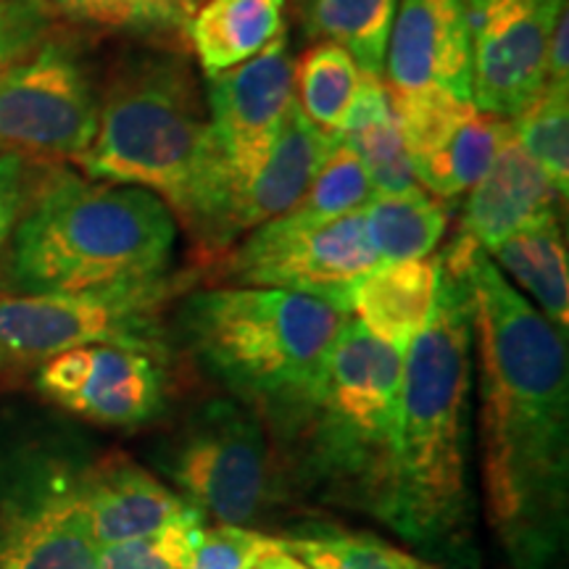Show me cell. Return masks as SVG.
Here are the masks:
<instances>
[{
	"label": "cell",
	"instance_id": "30",
	"mask_svg": "<svg viewBox=\"0 0 569 569\" xmlns=\"http://www.w3.org/2000/svg\"><path fill=\"white\" fill-rule=\"evenodd\" d=\"M203 530L206 515L201 509H190L151 536L101 546L98 559L101 569H190Z\"/></svg>",
	"mask_w": 569,
	"mask_h": 569
},
{
	"label": "cell",
	"instance_id": "31",
	"mask_svg": "<svg viewBox=\"0 0 569 569\" xmlns=\"http://www.w3.org/2000/svg\"><path fill=\"white\" fill-rule=\"evenodd\" d=\"M46 17H61L71 24L96 27L109 32L167 38L180 34L151 0H40Z\"/></svg>",
	"mask_w": 569,
	"mask_h": 569
},
{
	"label": "cell",
	"instance_id": "15",
	"mask_svg": "<svg viewBox=\"0 0 569 569\" xmlns=\"http://www.w3.org/2000/svg\"><path fill=\"white\" fill-rule=\"evenodd\" d=\"M42 398L111 430H140L167 411V372L151 356L113 346L56 353L34 375Z\"/></svg>",
	"mask_w": 569,
	"mask_h": 569
},
{
	"label": "cell",
	"instance_id": "8",
	"mask_svg": "<svg viewBox=\"0 0 569 569\" xmlns=\"http://www.w3.org/2000/svg\"><path fill=\"white\" fill-rule=\"evenodd\" d=\"M188 277L92 288L80 293L0 296V365L40 367L56 353L84 346H113L169 361L163 311Z\"/></svg>",
	"mask_w": 569,
	"mask_h": 569
},
{
	"label": "cell",
	"instance_id": "7",
	"mask_svg": "<svg viewBox=\"0 0 569 569\" xmlns=\"http://www.w3.org/2000/svg\"><path fill=\"white\" fill-rule=\"evenodd\" d=\"M92 459L59 419L0 411V569H101L84 507Z\"/></svg>",
	"mask_w": 569,
	"mask_h": 569
},
{
	"label": "cell",
	"instance_id": "33",
	"mask_svg": "<svg viewBox=\"0 0 569 569\" xmlns=\"http://www.w3.org/2000/svg\"><path fill=\"white\" fill-rule=\"evenodd\" d=\"M46 19L40 0H0V61H19Z\"/></svg>",
	"mask_w": 569,
	"mask_h": 569
},
{
	"label": "cell",
	"instance_id": "20",
	"mask_svg": "<svg viewBox=\"0 0 569 569\" xmlns=\"http://www.w3.org/2000/svg\"><path fill=\"white\" fill-rule=\"evenodd\" d=\"M440 269V256L388 264L382 261L356 284L351 315L382 343L407 351L432 315Z\"/></svg>",
	"mask_w": 569,
	"mask_h": 569
},
{
	"label": "cell",
	"instance_id": "21",
	"mask_svg": "<svg viewBox=\"0 0 569 569\" xmlns=\"http://www.w3.org/2000/svg\"><path fill=\"white\" fill-rule=\"evenodd\" d=\"M336 140L365 163L375 196L407 193L411 188H419L403 146L393 92L382 74L361 71L351 111Z\"/></svg>",
	"mask_w": 569,
	"mask_h": 569
},
{
	"label": "cell",
	"instance_id": "6",
	"mask_svg": "<svg viewBox=\"0 0 569 569\" xmlns=\"http://www.w3.org/2000/svg\"><path fill=\"white\" fill-rule=\"evenodd\" d=\"M403 351L353 315L340 327L322 382L290 440L296 472L325 501L386 519L401 422Z\"/></svg>",
	"mask_w": 569,
	"mask_h": 569
},
{
	"label": "cell",
	"instance_id": "29",
	"mask_svg": "<svg viewBox=\"0 0 569 569\" xmlns=\"http://www.w3.org/2000/svg\"><path fill=\"white\" fill-rule=\"evenodd\" d=\"M309 569H415L419 561L367 532L315 530L277 538Z\"/></svg>",
	"mask_w": 569,
	"mask_h": 569
},
{
	"label": "cell",
	"instance_id": "1",
	"mask_svg": "<svg viewBox=\"0 0 569 569\" xmlns=\"http://www.w3.org/2000/svg\"><path fill=\"white\" fill-rule=\"evenodd\" d=\"M443 267L461 274L472 311L490 528L515 569H557L569 532L565 332L480 248Z\"/></svg>",
	"mask_w": 569,
	"mask_h": 569
},
{
	"label": "cell",
	"instance_id": "2",
	"mask_svg": "<svg viewBox=\"0 0 569 569\" xmlns=\"http://www.w3.org/2000/svg\"><path fill=\"white\" fill-rule=\"evenodd\" d=\"M472 351L467 284L443 267L432 315L403 351L393 486L382 522L419 549L457 561H472Z\"/></svg>",
	"mask_w": 569,
	"mask_h": 569
},
{
	"label": "cell",
	"instance_id": "23",
	"mask_svg": "<svg viewBox=\"0 0 569 569\" xmlns=\"http://www.w3.org/2000/svg\"><path fill=\"white\" fill-rule=\"evenodd\" d=\"M488 259L511 277L530 298L528 301L559 332L569 325V280L567 248L557 213H546L536 222L519 227L501 243L488 248Z\"/></svg>",
	"mask_w": 569,
	"mask_h": 569
},
{
	"label": "cell",
	"instance_id": "35",
	"mask_svg": "<svg viewBox=\"0 0 569 569\" xmlns=\"http://www.w3.org/2000/svg\"><path fill=\"white\" fill-rule=\"evenodd\" d=\"M569 21L567 13L559 19L557 30L551 34L549 42V56H546V84L543 88L553 90H569Z\"/></svg>",
	"mask_w": 569,
	"mask_h": 569
},
{
	"label": "cell",
	"instance_id": "16",
	"mask_svg": "<svg viewBox=\"0 0 569 569\" xmlns=\"http://www.w3.org/2000/svg\"><path fill=\"white\" fill-rule=\"evenodd\" d=\"M472 3L398 0L382 69L390 90H446L472 101Z\"/></svg>",
	"mask_w": 569,
	"mask_h": 569
},
{
	"label": "cell",
	"instance_id": "10",
	"mask_svg": "<svg viewBox=\"0 0 569 569\" xmlns=\"http://www.w3.org/2000/svg\"><path fill=\"white\" fill-rule=\"evenodd\" d=\"M382 264L365 211L330 222L280 217L256 227L227 253L222 277L243 288H274L332 303L351 315L356 284Z\"/></svg>",
	"mask_w": 569,
	"mask_h": 569
},
{
	"label": "cell",
	"instance_id": "37",
	"mask_svg": "<svg viewBox=\"0 0 569 569\" xmlns=\"http://www.w3.org/2000/svg\"><path fill=\"white\" fill-rule=\"evenodd\" d=\"M253 569H309V567H306L301 559L293 557V553H290V551H284L282 546H280V549L272 551V553H269V557L261 559Z\"/></svg>",
	"mask_w": 569,
	"mask_h": 569
},
{
	"label": "cell",
	"instance_id": "3",
	"mask_svg": "<svg viewBox=\"0 0 569 569\" xmlns=\"http://www.w3.org/2000/svg\"><path fill=\"white\" fill-rule=\"evenodd\" d=\"M74 163L88 180L159 196L206 253H222L224 169L201 82L182 56L127 59L106 90L92 142Z\"/></svg>",
	"mask_w": 569,
	"mask_h": 569
},
{
	"label": "cell",
	"instance_id": "14",
	"mask_svg": "<svg viewBox=\"0 0 569 569\" xmlns=\"http://www.w3.org/2000/svg\"><path fill=\"white\" fill-rule=\"evenodd\" d=\"M393 103L417 184L446 203L480 182L509 132L507 119L446 90L393 92Z\"/></svg>",
	"mask_w": 569,
	"mask_h": 569
},
{
	"label": "cell",
	"instance_id": "25",
	"mask_svg": "<svg viewBox=\"0 0 569 569\" xmlns=\"http://www.w3.org/2000/svg\"><path fill=\"white\" fill-rule=\"evenodd\" d=\"M369 234L380 253V261H415L436 251L448 230L446 201L422 188L407 193L375 196L365 209Z\"/></svg>",
	"mask_w": 569,
	"mask_h": 569
},
{
	"label": "cell",
	"instance_id": "12",
	"mask_svg": "<svg viewBox=\"0 0 569 569\" xmlns=\"http://www.w3.org/2000/svg\"><path fill=\"white\" fill-rule=\"evenodd\" d=\"M293 69L288 32L267 46L251 61L222 74L209 77L211 138L217 146L227 180V206L222 219V253L232 248L230 213L240 193L264 167L282 119L293 103Z\"/></svg>",
	"mask_w": 569,
	"mask_h": 569
},
{
	"label": "cell",
	"instance_id": "4",
	"mask_svg": "<svg viewBox=\"0 0 569 569\" xmlns=\"http://www.w3.org/2000/svg\"><path fill=\"white\" fill-rule=\"evenodd\" d=\"M6 246L17 293H80L172 272L177 219L148 190L59 169L27 193Z\"/></svg>",
	"mask_w": 569,
	"mask_h": 569
},
{
	"label": "cell",
	"instance_id": "28",
	"mask_svg": "<svg viewBox=\"0 0 569 569\" xmlns=\"http://www.w3.org/2000/svg\"><path fill=\"white\" fill-rule=\"evenodd\" d=\"M372 198L375 188L365 163L353 151H348L343 142L336 140L309 190L284 217L293 222H330L346 213L365 211Z\"/></svg>",
	"mask_w": 569,
	"mask_h": 569
},
{
	"label": "cell",
	"instance_id": "24",
	"mask_svg": "<svg viewBox=\"0 0 569 569\" xmlns=\"http://www.w3.org/2000/svg\"><path fill=\"white\" fill-rule=\"evenodd\" d=\"M398 0H298L301 24L319 42L346 48L361 71L382 74Z\"/></svg>",
	"mask_w": 569,
	"mask_h": 569
},
{
	"label": "cell",
	"instance_id": "19",
	"mask_svg": "<svg viewBox=\"0 0 569 569\" xmlns=\"http://www.w3.org/2000/svg\"><path fill=\"white\" fill-rule=\"evenodd\" d=\"M336 146V138L319 132L303 117L296 101L284 113L280 134L264 167L253 174L248 188L240 193L230 213L232 246L256 227L272 222L288 213L301 201L327 153Z\"/></svg>",
	"mask_w": 569,
	"mask_h": 569
},
{
	"label": "cell",
	"instance_id": "18",
	"mask_svg": "<svg viewBox=\"0 0 569 569\" xmlns=\"http://www.w3.org/2000/svg\"><path fill=\"white\" fill-rule=\"evenodd\" d=\"M84 507L98 546L146 538L196 509L124 453L92 459L84 480Z\"/></svg>",
	"mask_w": 569,
	"mask_h": 569
},
{
	"label": "cell",
	"instance_id": "27",
	"mask_svg": "<svg viewBox=\"0 0 569 569\" xmlns=\"http://www.w3.org/2000/svg\"><path fill=\"white\" fill-rule=\"evenodd\" d=\"M515 140L543 169L561 198L569 190V90L543 88L522 113L509 119Z\"/></svg>",
	"mask_w": 569,
	"mask_h": 569
},
{
	"label": "cell",
	"instance_id": "5",
	"mask_svg": "<svg viewBox=\"0 0 569 569\" xmlns=\"http://www.w3.org/2000/svg\"><path fill=\"white\" fill-rule=\"evenodd\" d=\"M348 317L290 290L227 284L190 293L177 325L196 359L288 446L311 411Z\"/></svg>",
	"mask_w": 569,
	"mask_h": 569
},
{
	"label": "cell",
	"instance_id": "17",
	"mask_svg": "<svg viewBox=\"0 0 569 569\" xmlns=\"http://www.w3.org/2000/svg\"><path fill=\"white\" fill-rule=\"evenodd\" d=\"M559 198V190L543 169L519 148L509 124L493 163L467 193L457 238L446 253H440V259L453 264L469 251H488L519 227L536 222L546 213H557Z\"/></svg>",
	"mask_w": 569,
	"mask_h": 569
},
{
	"label": "cell",
	"instance_id": "11",
	"mask_svg": "<svg viewBox=\"0 0 569 569\" xmlns=\"http://www.w3.org/2000/svg\"><path fill=\"white\" fill-rule=\"evenodd\" d=\"M88 71L67 48L42 46L0 74V146L34 161H77L98 130Z\"/></svg>",
	"mask_w": 569,
	"mask_h": 569
},
{
	"label": "cell",
	"instance_id": "26",
	"mask_svg": "<svg viewBox=\"0 0 569 569\" xmlns=\"http://www.w3.org/2000/svg\"><path fill=\"white\" fill-rule=\"evenodd\" d=\"M361 69L336 42H317L293 69V101L319 132L338 138L351 111Z\"/></svg>",
	"mask_w": 569,
	"mask_h": 569
},
{
	"label": "cell",
	"instance_id": "32",
	"mask_svg": "<svg viewBox=\"0 0 569 569\" xmlns=\"http://www.w3.org/2000/svg\"><path fill=\"white\" fill-rule=\"evenodd\" d=\"M280 549V540L240 525L206 528L190 569H253L261 559Z\"/></svg>",
	"mask_w": 569,
	"mask_h": 569
},
{
	"label": "cell",
	"instance_id": "34",
	"mask_svg": "<svg viewBox=\"0 0 569 569\" xmlns=\"http://www.w3.org/2000/svg\"><path fill=\"white\" fill-rule=\"evenodd\" d=\"M27 159L19 153L0 151V251L9 243L19 213L27 201Z\"/></svg>",
	"mask_w": 569,
	"mask_h": 569
},
{
	"label": "cell",
	"instance_id": "13",
	"mask_svg": "<svg viewBox=\"0 0 569 569\" xmlns=\"http://www.w3.org/2000/svg\"><path fill=\"white\" fill-rule=\"evenodd\" d=\"M567 0H475L472 103L498 119H515L546 84V56Z\"/></svg>",
	"mask_w": 569,
	"mask_h": 569
},
{
	"label": "cell",
	"instance_id": "38",
	"mask_svg": "<svg viewBox=\"0 0 569 569\" xmlns=\"http://www.w3.org/2000/svg\"><path fill=\"white\" fill-rule=\"evenodd\" d=\"M415 569H432V567H425V565H417Z\"/></svg>",
	"mask_w": 569,
	"mask_h": 569
},
{
	"label": "cell",
	"instance_id": "36",
	"mask_svg": "<svg viewBox=\"0 0 569 569\" xmlns=\"http://www.w3.org/2000/svg\"><path fill=\"white\" fill-rule=\"evenodd\" d=\"M151 3L163 13V17L172 21L177 32L184 34L188 32V24L190 19H193V13L201 9L206 0H151Z\"/></svg>",
	"mask_w": 569,
	"mask_h": 569
},
{
	"label": "cell",
	"instance_id": "9",
	"mask_svg": "<svg viewBox=\"0 0 569 569\" xmlns=\"http://www.w3.org/2000/svg\"><path fill=\"white\" fill-rule=\"evenodd\" d=\"M156 469L217 525H251L274 501L267 425L238 398H211L156 448Z\"/></svg>",
	"mask_w": 569,
	"mask_h": 569
},
{
	"label": "cell",
	"instance_id": "22",
	"mask_svg": "<svg viewBox=\"0 0 569 569\" xmlns=\"http://www.w3.org/2000/svg\"><path fill=\"white\" fill-rule=\"evenodd\" d=\"M284 32V0H206L190 19L188 46L206 77L251 61Z\"/></svg>",
	"mask_w": 569,
	"mask_h": 569
}]
</instances>
